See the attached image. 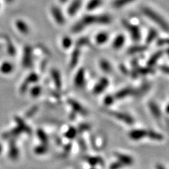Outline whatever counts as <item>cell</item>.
Segmentation results:
<instances>
[{
    "label": "cell",
    "mask_w": 169,
    "mask_h": 169,
    "mask_svg": "<svg viewBox=\"0 0 169 169\" xmlns=\"http://www.w3.org/2000/svg\"><path fill=\"white\" fill-rule=\"evenodd\" d=\"M111 18L109 15H85L72 28L73 33H79L87 26L92 25H107L111 23Z\"/></svg>",
    "instance_id": "obj_1"
},
{
    "label": "cell",
    "mask_w": 169,
    "mask_h": 169,
    "mask_svg": "<svg viewBox=\"0 0 169 169\" xmlns=\"http://www.w3.org/2000/svg\"><path fill=\"white\" fill-rule=\"evenodd\" d=\"M142 13L145 15L149 18L151 21H154L155 23L159 25V26L161 28L166 32L168 31V25L164 18H162L161 16H160L159 13H156V11L151 9L150 8L148 7H144L142 8Z\"/></svg>",
    "instance_id": "obj_2"
},
{
    "label": "cell",
    "mask_w": 169,
    "mask_h": 169,
    "mask_svg": "<svg viewBox=\"0 0 169 169\" xmlns=\"http://www.w3.org/2000/svg\"><path fill=\"white\" fill-rule=\"evenodd\" d=\"M122 24L125 29L128 30L130 33L132 40L135 42H138L141 38V32L139 27L137 25H133L127 21L125 19H123L122 21Z\"/></svg>",
    "instance_id": "obj_3"
},
{
    "label": "cell",
    "mask_w": 169,
    "mask_h": 169,
    "mask_svg": "<svg viewBox=\"0 0 169 169\" xmlns=\"http://www.w3.org/2000/svg\"><path fill=\"white\" fill-rule=\"evenodd\" d=\"M106 112L109 115H111V116L114 117L116 118V119L128 124V125H132L135 122L133 118H132L131 115L125 114V113L111 111V110H106Z\"/></svg>",
    "instance_id": "obj_4"
},
{
    "label": "cell",
    "mask_w": 169,
    "mask_h": 169,
    "mask_svg": "<svg viewBox=\"0 0 169 169\" xmlns=\"http://www.w3.org/2000/svg\"><path fill=\"white\" fill-rule=\"evenodd\" d=\"M51 13H52L53 18L56 23L60 25H63L65 24L66 18H65V16L63 12L60 9V8L56 7V6H53L51 8Z\"/></svg>",
    "instance_id": "obj_5"
},
{
    "label": "cell",
    "mask_w": 169,
    "mask_h": 169,
    "mask_svg": "<svg viewBox=\"0 0 169 169\" xmlns=\"http://www.w3.org/2000/svg\"><path fill=\"white\" fill-rule=\"evenodd\" d=\"M109 84V81L108 79L105 77H103L100 79L97 84H95L94 88H93V92L95 95H99L102 93Z\"/></svg>",
    "instance_id": "obj_6"
},
{
    "label": "cell",
    "mask_w": 169,
    "mask_h": 169,
    "mask_svg": "<svg viewBox=\"0 0 169 169\" xmlns=\"http://www.w3.org/2000/svg\"><path fill=\"white\" fill-rule=\"evenodd\" d=\"M74 84L76 87H83L85 84V70L83 68H80L76 73L74 78Z\"/></svg>",
    "instance_id": "obj_7"
},
{
    "label": "cell",
    "mask_w": 169,
    "mask_h": 169,
    "mask_svg": "<svg viewBox=\"0 0 169 169\" xmlns=\"http://www.w3.org/2000/svg\"><path fill=\"white\" fill-rule=\"evenodd\" d=\"M129 137L131 140L138 141L147 137V130L145 129H133L128 133Z\"/></svg>",
    "instance_id": "obj_8"
},
{
    "label": "cell",
    "mask_w": 169,
    "mask_h": 169,
    "mask_svg": "<svg viewBox=\"0 0 169 169\" xmlns=\"http://www.w3.org/2000/svg\"><path fill=\"white\" fill-rule=\"evenodd\" d=\"M136 93V90L132 88L131 87H127L120 90L114 95L115 99L121 100V99L126 98L131 95H134Z\"/></svg>",
    "instance_id": "obj_9"
},
{
    "label": "cell",
    "mask_w": 169,
    "mask_h": 169,
    "mask_svg": "<svg viewBox=\"0 0 169 169\" xmlns=\"http://www.w3.org/2000/svg\"><path fill=\"white\" fill-rule=\"evenodd\" d=\"M68 104H69L70 106L71 107V109H73V111L74 113H78V114H80L83 115H86L88 114L87 110L84 109L78 101L75 100L69 99V100H68Z\"/></svg>",
    "instance_id": "obj_10"
},
{
    "label": "cell",
    "mask_w": 169,
    "mask_h": 169,
    "mask_svg": "<svg viewBox=\"0 0 169 169\" xmlns=\"http://www.w3.org/2000/svg\"><path fill=\"white\" fill-rule=\"evenodd\" d=\"M114 155L117 158L118 161L122 163L124 166H131L134 163V159H132V157L128 154H122L120 152H115Z\"/></svg>",
    "instance_id": "obj_11"
},
{
    "label": "cell",
    "mask_w": 169,
    "mask_h": 169,
    "mask_svg": "<svg viewBox=\"0 0 169 169\" xmlns=\"http://www.w3.org/2000/svg\"><path fill=\"white\" fill-rule=\"evenodd\" d=\"M8 156L12 160H16L19 156V150L16 145V142L13 139L9 141V149H8Z\"/></svg>",
    "instance_id": "obj_12"
},
{
    "label": "cell",
    "mask_w": 169,
    "mask_h": 169,
    "mask_svg": "<svg viewBox=\"0 0 169 169\" xmlns=\"http://www.w3.org/2000/svg\"><path fill=\"white\" fill-rule=\"evenodd\" d=\"M80 49H81V48L75 46L74 50H73V52H72L71 56H70V69H73V68L77 66V64L79 61V59H80Z\"/></svg>",
    "instance_id": "obj_13"
},
{
    "label": "cell",
    "mask_w": 169,
    "mask_h": 169,
    "mask_svg": "<svg viewBox=\"0 0 169 169\" xmlns=\"http://www.w3.org/2000/svg\"><path fill=\"white\" fill-rule=\"evenodd\" d=\"M82 6V0H73V2L70 3L69 8H68V13L70 16L75 15L78 10L80 9Z\"/></svg>",
    "instance_id": "obj_14"
},
{
    "label": "cell",
    "mask_w": 169,
    "mask_h": 169,
    "mask_svg": "<svg viewBox=\"0 0 169 169\" xmlns=\"http://www.w3.org/2000/svg\"><path fill=\"white\" fill-rule=\"evenodd\" d=\"M33 64L32 57V49L30 47H25L24 52L23 65L25 67H30Z\"/></svg>",
    "instance_id": "obj_15"
},
{
    "label": "cell",
    "mask_w": 169,
    "mask_h": 169,
    "mask_svg": "<svg viewBox=\"0 0 169 169\" xmlns=\"http://www.w3.org/2000/svg\"><path fill=\"white\" fill-rule=\"evenodd\" d=\"M51 75H52L53 82L56 88L61 89L62 86V80L60 72L57 69H52V72H51Z\"/></svg>",
    "instance_id": "obj_16"
},
{
    "label": "cell",
    "mask_w": 169,
    "mask_h": 169,
    "mask_svg": "<svg viewBox=\"0 0 169 169\" xmlns=\"http://www.w3.org/2000/svg\"><path fill=\"white\" fill-rule=\"evenodd\" d=\"M84 160L89 163L90 166H95L97 165L103 166L104 165V160L100 156H84Z\"/></svg>",
    "instance_id": "obj_17"
},
{
    "label": "cell",
    "mask_w": 169,
    "mask_h": 169,
    "mask_svg": "<svg viewBox=\"0 0 169 169\" xmlns=\"http://www.w3.org/2000/svg\"><path fill=\"white\" fill-rule=\"evenodd\" d=\"M164 52H163L162 50L157 51L156 52H155L153 55L151 56V57L149 59L148 62H147V66L149 67H153L154 65H156L157 63V61L159 60V59L161 58V56H163Z\"/></svg>",
    "instance_id": "obj_18"
},
{
    "label": "cell",
    "mask_w": 169,
    "mask_h": 169,
    "mask_svg": "<svg viewBox=\"0 0 169 169\" xmlns=\"http://www.w3.org/2000/svg\"><path fill=\"white\" fill-rule=\"evenodd\" d=\"M125 42V36L122 34H119L114 38V41L112 43V47L115 49H119L122 47Z\"/></svg>",
    "instance_id": "obj_19"
},
{
    "label": "cell",
    "mask_w": 169,
    "mask_h": 169,
    "mask_svg": "<svg viewBox=\"0 0 169 169\" xmlns=\"http://www.w3.org/2000/svg\"><path fill=\"white\" fill-rule=\"evenodd\" d=\"M149 109L150 110L151 113L154 116L159 119L161 116V109L158 106V104L156 103H155L154 101H150L149 103Z\"/></svg>",
    "instance_id": "obj_20"
},
{
    "label": "cell",
    "mask_w": 169,
    "mask_h": 169,
    "mask_svg": "<svg viewBox=\"0 0 169 169\" xmlns=\"http://www.w3.org/2000/svg\"><path fill=\"white\" fill-rule=\"evenodd\" d=\"M38 80V75L35 73H31V74H30L29 76H28V77L27 78L26 80H25L24 84H23L22 88H21L22 91H23V92L25 91V90H26V89H27L28 86L29 85V84L35 83Z\"/></svg>",
    "instance_id": "obj_21"
},
{
    "label": "cell",
    "mask_w": 169,
    "mask_h": 169,
    "mask_svg": "<svg viewBox=\"0 0 169 169\" xmlns=\"http://www.w3.org/2000/svg\"><path fill=\"white\" fill-rule=\"evenodd\" d=\"M147 49V46L146 45H133L128 48V53L129 54H138L145 52Z\"/></svg>",
    "instance_id": "obj_22"
},
{
    "label": "cell",
    "mask_w": 169,
    "mask_h": 169,
    "mask_svg": "<svg viewBox=\"0 0 169 169\" xmlns=\"http://www.w3.org/2000/svg\"><path fill=\"white\" fill-rule=\"evenodd\" d=\"M15 120L17 124H18V127L21 130V131L23 132H26L28 134H31V132H32L31 128L29 126L26 125V123H25V121L23 120H22L21 118H20L18 117H16Z\"/></svg>",
    "instance_id": "obj_23"
},
{
    "label": "cell",
    "mask_w": 169,
    "mask_h": 169,
    "mask_svg": "<svg viewBox=\"0 0 169 169\" xmlns=\"http://www.w3.org/2000/svg\"><path fill=\"white\" fill-rule=\"evenodd\" d=\"M21 132H23L18 127H16V128H13V130H11V131L6 132V133L3 135V137H4V139H13V137L18 136Z\"/></svg>",
    "instance_id": "obj_24"
},
{
    "label": "cell",
    "mask_w": 169,
    "mask_h": 169,
    "mask_svg": "<svg viewBox=\"0 0 169 169\" xmlns=\"http://www.w3.org/2000/svg\"><path fill=\"white\" fill-rule=\"evenodd\" d=\"M109 35L105 32L99 33L95 37V42L98 44H103L108 41Z\"/></svg>",
    "instance_id": "obj_25"
},
{
    "label": "cell",
    "mask_w": 169,
    "mask_h": 169,
    "mask_svg": "<svg viewBox=\"0 0 169 169\" xmlns=\"http://www.w3.org/2000/svg\"><path fill=\"white\" fill-rule=\"evenodd\" d=\"M135 1V0H114L112 3V7L115 8H120Z\"/></svg>",
    "instance_id": "obj_26"
},
{
    "label": "cell",
    "mask_w": 169,
    "mask_h": 169,
    "mask_svg": "<svg viewBox=\"0 0 169 169\" xmlns=\"http://www.w3.org/2000/svg\"><path fill=\"white\" fill-rule=\"evenodd\" d=\"M100 67L101 70H102L105 73H110L112 70V67L111 64L106 59H101L100 61Z\"/></svg>",
    "instance_id": "obj_27"
},
{
    "label": "cell",
    "mask_w": 169,
    "mask_h": 169,
    "mask_svg": "<svg viewBox=\"0 0 169 169\" xmlns=\"http://www.w3.org/2000/svg\"><path fill=\"white\" fill-rule=\"evenodd\" d=\"M102 4V0H90L87 4V9L88 11L95 10L100 7Z\"/></svg>",
    "instance_id": "obj_28"
},
{
    "label": "cell",
    "mask_w": 169,
    "mask_h": 169,
    "mask_svg": "<svg viewBox=\"0 0 169 169\" xmlns=\"http://www.w3.org/2000/svg\"><path fill=\"white\" fill-rule=\"evenodd\" d=\"M78 134V130L74 127H70V128L67 130L66 132H65V137L69 140H73L75 137L77 136Z\"/></svg>",
    "instance_id": "obj_29"
},
{
    "label": "cell",
    "mask_w": 169,
    "mask_h": 169,
    "mask_svg": "<svg viewBox=\"0 0 169 169\" xmlns=\"http://www.w3.org/2000/svg\"><path fill=\"white\" fill-rule=\"evenodd\" d=\"M37 136L39 138V140L41 141L42 143L48 145V142H49V137H48L46 132H45L43 130L38 129V131H37Z\"/></svg>",
    "instance_id": "obj_30"
},
{
    "label": "cell",
    "mask_w": 169,
    "mask_h": 169,
    "mask_svg": "<svg viewBox=\"0 0 169 169\" xmlns=\"http://www.w3.org/2000/svg\"><path fill=\"white\" fill-rule=\"evenodd\" d=\"M157 36H158L157 31L155 29H152V28H151V29L149 30V33H148V35L146 38V40H145L146 43L148 44L151 43L152 42L154 41L155 39H156Z\"/></svg>",
    "instance_id": "obj_31"
},
{
    "label": "cell",
    "mask_w": 169,
    "mask_h": 169,
    "mask_svg": "<svg viewBox=\"0 0 169 169\" xmlns=\"http://www.w3.org/2000/svg\"><path fill=\"white\" fill-rule=\"evenodd\" d=\"M35 153L38 155H42L46 154L48 151V145L47 144L42 143L41 145H38L34 149Z\"/></svg>",
    "instance_id": "obj_32"
},
{
    "label": "cell",
    "mask_w": 169,
    "mask_h": 169,
    "mask_svg": "<svg viewBox=\"0 0 169 169\" xmlns=\"http://www.w3.org/2000/svg\"><path fill=\"white\" fill-rule=\"evenodd\" d=\"M147 137L156 141H160L163 139V136L161 134L153 131H147Z\"/></svg>",
    "instance_id": "obj_33"
},
{
    "label": "cell",
    "mask_w": 169,
    "mask_h": 169,
    "mask_svg": "<svg viewBox=\"0 0 169 169\" xmlns=\"http://www.w3.org/2000/svg\"><path fill=\"white\" fill-rule=\"evenodd\" d=\"M16 25L21 33L25 34L29 33V27L28 26V25L24 21H18L16 22Z\"/></svg>",
    "instance_id": "obj_34"
},
{
    "label": "cell",
    "mask_w": 169,
    "mask_h": 169,
    "mask_svg": "<svg viewBox=\"0 0 169 169\" xmlns=\"http://www.w3.org/2000/svg\"><path fill=\"white\" fill-rule=\"evenodd\" d=\"M72 43H73L72 39L69 36L64 37L63 39H62V40H61L62 47H63L64 49H69V48L71 47Z\"/></svg>",
    "instance_id": "obj_35"
},
{
    "label": "cell",
    "mask_w": 169,
    "mask_h": 169,
    "mask_svg": "<svg viewBox=\"0 0 169 169\" xmlns=\"http://www.w3.org/2000/svg\"><path fill=\"white\" fill-rule=\"evenodd\" d=\"M89 44H90L89 39L87 38H84V37L80 38L77 41V42H76V46L79 47L80 48H82L84 46H87V45H89Z\"/></svg>",
    "instance_id": "obj_36"
},
{
    "label": "cell",
    "mask_w": 169,
    "mask_h": 169,
    "mask_svg": "<svg viewBox=\"0 0 169 169\" xmlns=\"http://www.w3.org/2000/svg\"><path fill=\"white\" fill-rule=\"evenodd\" d=\"M42 92V87L40 86H35L31 89L30 94L33 97H38L40 95Z\"/></svg>",
    "instance_id": "obj_37"
},
{
    "label": "cell",
    "mask_w": 169,
    "mask_h": 169,
    "mask_svg": "<svg viewBox=\"0 0 169 169\" xmlns=\"http://www.w3.org/2000/svg\"><path fill=\"white\" fill-rule=\"evenodd\" d=\"M115 97L114 95H107L104 100V103L106 106H110L114 102Z\"/></svg>",
    "instance_id": "obj_38"
},
{
    "label": "cell",
    "mask_w": 169,
    "mask_h": 169,
    "mask_svg": "<svg viewBox=\"0 0 169 169\" xmlns=\"http://www.w3.org/2000/svg\"><path fill=\"white\" fill-rule=\"evenodd\" d=\"M38 111V106H34L32 107V108L28 110V112L26 113V114H25V115H26V117H28V118H30V117L33 116V115L36 114Z\"/></svg>",
    "instance_id": "obj_39"
},
{
    "label": "cell",
    "mask_w": 169,
    "mask_h": 169,
    "mask_svg": "<svg viewBox=\"0 0 169 169\" xmlns=\"http://www.w3.org/2000/svg\"><path fill=\"white\" fill-rule=\"evenodd\" d=\"M91 128V127L87 123H82L80 125L78 126V132H83L84 131H89V130Z\"/></svg>",
    "instance_id": "obj_40"
},
{
    "label": "cell",
    "mask_w": 169,
    "mask_h": 169,
    "mask_svg": "<svg viewBox=\"0 0 169 169\" xmlns=\"http://www.w3.org/2000/svg\"><path fill=\"white\" fill-rule=\"evenodd\" d=\"M124 167V165L122 163H120L119 161H116L113 162L109 166V169H120Z\"/></svg>",
    "instance_id": "obj_41"
},
{
    "label": "cell",
    "mask_w": 169,
    "mask_h": 169,
    "mask_svg": "<svg viewBox=\"0 0 169 169\" xmlns=\"http://www.w3.org/2000/svg\"><path fill=\"white\" fill-rule=\"evenodd\" d=\"M78 145H79V146H80V147L82 150H86L87 145H86L85 142H84V140L83 139V138L79 137L78 140Z\"/></svg>",
    "instance_id": "obj_42"
},
{
    "label": "cell",
    "mask_w": 169,
    "mask_h": 169,
    "mask_svg": "<svg viewBox=\"0 0 169 169\" xmlns=\"http://www.w3.org/2000/svg\"><path fill=\"white\" fill-rule=\"evenodd\" d=\"M156 44L159 46H164V45H167L168 44V40L167 38H160L157 39Z\"/></svg>",
    "instance_id": "obj_43"
},
{
    "label": "cell",
    "mask_w": 169,
    "mask_h": 169,
    "mask_svg": "<svg viewBox=\"0 0 169 169\" xmlns=\"http://www.w3.org/2000/svg\"><path fill=\"white\" fill-rule=\"evenodd\" d=\"M71 148H72V145L71 143H68L67 145L64 146V151L65 153H69V152L70 151V150H71Z\"/></svg>",
    "instance_id": "obj_44"
},
{
    "label": "cell",
    "mask_w": 169,
    "mask_h": 169,
    "mask_svg": "<svg viewBox=\"0 0 169 169\" xmlns=\"http://www.w3.org/2000/svg\"><path fill=\"white\" fill-rule=\"evenodd\" d=\"M160 70H161L162 72H163L164 73H166V74H168L169 73V69L168 66H161L159 67Z\"/></svg>",
    "instance_id": "obj_45"
},
{
    "label": "cell",
    "mask_w": 169,
    "mask_h": 169,
    "mask_svg": "<svg viewBox=\"0 0 169 169\" xmlns=\"http://www.w3.org/2000/svg\"><path fill=\"white\" fill-rule=\"evenodd\" d=\"M156 169H166V168L163 165L158 163V164L156 165Z\"/></svg>",
    "instance_id": "obj_46"
},
{
    "label": "cell",
    "mask_w": 169,
    "mask_h": 169,
    "mask_svg": "<svg viewBox=\"0 0 169 169\" xmlns=\"http://www.w3.org/2000/svg\"><path fill=\"white\" fill-rule=\"evenodd\" d=\"M69 0H59V2H60L61 3H62V4H64V3L67 2Z\"/></svg>",
    "instance_id": "obj_47"
},
{
    "label": "cell",
    "mask_w": 169,
    "mask_h": 169,
    "mask_svg": "<svg viewBox=\"0 0 169 169\" xmlns=\"http://www.w3.org/2000/svg\"><path fill=\"white\" fill-rule=\"evenodd\" d=\"M2 145L0 144V154L2 153Z\"/></svg>",
    "instance_id": "obj_48"
},
{
    "label": "cell",
    "mask_w": 169,
    "mask_h": 169,
    "mask_svg": "<svg viewBox=\"0 0 169 169\" xmlns=\"http://www.w3.org/2000/svg\"><path fill=\"white\" fill-rule=\"evenodd\" d=\"M91 169H95V168H91Z\"/></svg>",
    "instance_id": "obj_49"
}]
</instances>
